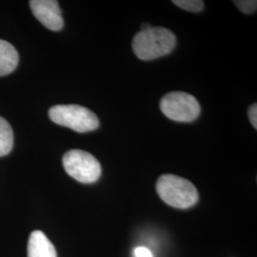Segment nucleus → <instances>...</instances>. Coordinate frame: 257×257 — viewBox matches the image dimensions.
Segmentation results:
<instances>
[{"instance_id":"obj_2","label":"nucleus","mask_w":257,"mask_h":257,"mask_svg":"<svg viewBox=\"0 0 257 257\" xmlns=\"http://www.w3.org/2000/svg\"><path fill=\"white\" fill-rule=\"evenodd\" d=\"M156 192L166 204L176 209H189L199 199L192 182L174 175H161L156 182Z\"/></svg>"},{"instance_id":"obj_1","label":"nucleus","mask_w":257,"mask_h":257,"mask_svg":"<svg viewBox=\"0 0 257 257\" xmlns=\"http://www.w3.org/2000/svg\"><path fill=\"white\" fill-rule=\"evenodd\" d=\"M176 45L175 34L163 27L141 30L133 39V50L141 60H154L169 55Z\"/></svg>"},{"instance_id":"obj_13","label":"nucleus","mask_w":257,"mask_h":257,"mask_svg":"<svg viewBox=\"0 0 257 257\" xmlns=\"http://www.w3.org/2000/svg\"><path fill=\"white\" fill-rule=\"evenodd\" d=\"M135 257H154L150 249L144 247H138L134 251Z\"/></svg>"},{"instance_id":"obj_7","label":"nucleus","mask_w":257,"mask_h":257,"mask_svg":"<svg viewBox=\"0 0 257 257\" xmlns=\"http://www.w3.org/2000/svg\"><path fill=\"white\" fill-rule=\"evenodd\" d=\"M28 257H57L55 246L41 230L31 233L28 242Z\"/></svg>"},{"instance_id":"obj_9","label":"nucleus","mask_w":257,"mask_h":257,"mask_svg":"<svg viewBox=\"0 0 257 257\" xmlns=\"http://www.w3.org/2000/svg\"><path fill=\"white\" fill-rule=\"evenodd\" d=\"M14 147V132L8 121L0 116V156H7Z\"/></svg>"},{"instance_id":"obj_11","label":"nucleus","mask_w":257,"mask_h":257,"mask_svg":"<svg viewBox=\"0 0 257 257\" xmlns=\"http://www.w3.org/2000/svg\"><path fill=\"white\" fill-rule=\"evenodd\" d=\"M233 3L244 14L250 15L256 12L257 1L255 0H238L233 1Z\"/></svg>"},{"instance_id":"obj_10","label":"nucleus","mask_w":257,"mask_h":257,"mask_svg":"<svg viewBox=\"0 0 257 257\" xmlns=\"http://www.w3.org/2000/svg\"><path fill=\"white\" fill-rule=\"evenodd\" d=\"M173 3L181 9L193 13H199L204 8V2L201 0H174Z\"/></svg>"},{"instance_id":"obj_8","label":"nucleus","mask_w":257,"mask_h":257,"mask_svg":"<svg viewBox=\"0 0 257 257\" xmlns=\"http://www.w3.org/2000/svg\"><path fill=\"white\" fill-rule=\"evenodd\" d=\"M19 55L11 43L0 39V76L7 75L16 70Z\"/></svg>"},{"instance_id":"obj_12","label":"nucleus","mask_w":257,"mask_h":257,"mask_svg":"<svg viewBox=\"0 0 257 257\" xmlns=\"http://www.w3.org/2000/svg\"><path fill=\"white\" fill-rule=\"evenodd\" d=\"M248 117L253 128H257V105L254 103L248 109Z\"/></svg>"},{"instance_id":"obj_4","label":"nucleus","mask_w":257,"mask_h":257,"mask_svg":"<svg viewBox=\"0 0 257 257\" xmlns=\"http://www.w3.org/2000/svg\"><path fill=\"white\" fill-rule=\"evenodd\" d=\"M62 162L66 173L78 182L93 183L101 176L99 161L85 151L71 150L67 152L63 156Z\"/></svg>"},{"instance_id":"obj_5","label":"nucleus","mask_w":257,"mask_h":257,"mask_svg":"<svg viewBox=\"0 0 257 257\" xmlns=\"http://www.w3.org/2000/svg\"><path fill=\"white\" fill-rule=\"evenodd\" d=\"M160 109L168 118L177 122H192L200 114L199 103L186 92L167 93L161 99Z\"/></svg>"},{"instance_id":"obj_14","label":"nucleus","mask_w":257,"mask_h":257,"mask_svg":"<svg viewBox=\"0 0 257 257\" xmlns=\"http://www.w3.org/2000/svg\"><path fill=\"white\" fill-rule=\"evenodd\" d=\"M142 29L141 30H146V29H148V28L152 27L149 23H144V24H142Z\"/></svg>"},{"instance_id":"obj_6","label":"nucleus","mask_w":257,"mask_h":257,"mask_svg":"<svg viewBox=\"0 0 257 257\" xmlns=\"http://www.w3.org/2000/svg\"><path fill=\"white\" fill-rule=\"evenodd\" d=\"M30 7L38 21L51 31H60L64 26L61 10L55 0H32Z\"/></svg>"},{"instance_id":"obj_3","label":"nucleus","mask_w":257,"mask_h":257,"mask_svg":"<svg viewBox=\"0 0 257 257\" xmlns=\"http://www.w3.org/2000/svg\"><path fill=\"white\" fill-rule=\"evenodd\" d=\"M54 123L77 133L92 132L99 127V119L92 110L79 105H56L49 110Z\"/></svg>"}]
</instances>
